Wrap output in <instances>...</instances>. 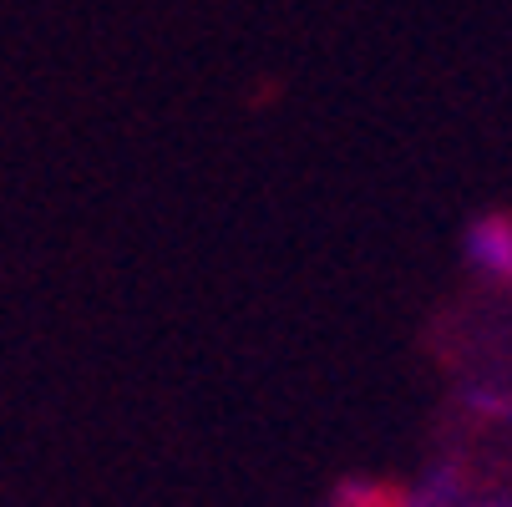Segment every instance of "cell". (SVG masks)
Listing matches in <instances>:
<instances>
[{
  "label": "cell",
  "mask_w": 512,
  "mask_h": 507,
  "mask_svg": "<svg viewBox=\"0 0 512 507\" xmlns=\"http://www.w3.org/2000/svg\"><path fill=\"white\" fill-rule=\"evenodd\" d=\"M467 254H472L482 269H492V274H512V224H507V219L477 224L472 239H467Z\"/></svg>",
  "instance_id": "cell-1"
}]
</instances>
